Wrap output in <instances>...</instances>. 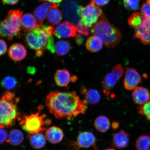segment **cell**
<instances>
[{
    "instance_id": "obj_1",
    "label": "cell",
    "mask_w": 150,
    "mask_h": 150,
    "mask_svg": "<svg viewBox=\"0 0 150 150\" xmlns=\"http://www.w3.org/2000/svg\"><path fill=\"white\" fill-rule=\"evenodd\" d=\"M45 103L50 113L59 119L65 118L70 120L73 117L85 113L88 108L75 91L52 92L47 96Z\"/></svg>"
},
{
    "instance_id": "obj_2",
    "label": "cell",
    "mask_w": 150,
    "mask_h": 150,
    "mask_svg": "<svg viewBox=\"0 0 150 150\" xmlns=\"http://www.w3.org/2000/svg\"><path fill=\"white\" fill-rule=\"evenodd\" d=\"M54 29L52 25H42L40 28H35L24 35L26 44L31 49L36 51L38 57L43 55L45 50L55 53V45L52 37Z\"/></svg>"
},
{
    "instance_id": "obj_3",
    "label": "cell",
    "mask_w": 150,
    "mask_h": 150,
    "mask_svg": "<svg viewBox=\"0 0 150 150\" xmlns=\"http://www.w3.org/2000/svg\"><path fill=\"white\" fill-rule=\"evenodd\" d=\"M90 33L100 38L105 45L108 47H115L121 39L120 31L110 24L103 13L90 29Z\"/></svg>"
},
{
    "instance_id": "obj_4",
    "label": "cell",
    "mask_w": 150,
    "mask_h": 150,
    "mask_svg": "<svg viewBox=\"0 0 150 150\" xmlns=\"http://www.w3.org/2000/svg\"><path fill=\"white\" fill-rule=\"evenodd\" d=\"M20 98L13 93L7 91L0 99V128H8L19 119L17 109Z\"/></svg>"
},
{
    "instance_id": "obj_5",
    "label": "cell",
    "mask_w": 150,
    "mask_h": 150,
    "mask_svg": "<svg viewBox=\"0 0 150 150\" xmlns=\"http://www.w3.org/2000/svg\"><path fill=\"white\" fill-rule=\"evenodd\" d=\"M23 12L19 9L9 11L5 18L0 21V37L9 40L20 37L21 20Z\"/></svg>"
},
{
    "instance_id": "obj_6",
    "label": "cell",
    "mask_w": 150,
    "mask_h": 150,
    "mask_svg": "<svg viewBox=\"0 0 150 150\" xmlns=\"http://www.w3.org/2000/svg\"><path fill=\"white\" fill-rule=\"evenodd\" d=\"M128 24L134 29V37L146 45H150V18L135 12L128 19Z\"/></svg>"
},
{
    "instance_id": "obj_7",
    "label": "cell",
    "mask_w": 150,
    "mask_h": 150,
    "mask_svg": "<svg viewBox=\"0 0 150 150\" xmlns=\"http://www.w3.org/2000/svg\"><path fill=\"white\" fill-rule=\"evenodd\" d=\"M42 106L39 107L38 110L35 113L24 115L20 122L22 128L29 134H36L46 130L45 125H49L52 122L50 119H45V114H40Z\"/></svg>"
},
{
    "instance_id": "obj_8",
    "label": "cell",
    "mask_w": 150,
    "mask_h": 150,
    "mask_svg": "<svg viewBox=\"0 0 150 150\" xmlns=\"http://www.w3.org/2000/svg\"><path fill=\"white\" fill-rule=\"evenodd\" d=\"M77 13L82 23L89 28L96 23L103 14L102 9L92 1L85 7L79 6Z\"/></svg>"
},
{
    "instance_id": "obj_9",
    "label": "cell",
    "mask_w": 150,
    "mask_h": 150,
    "mask_svg": "<svg viewBox=\"0 0 150 150\" xmlns=\"http://www.w3.org/2000/svg\"><path fill=\"white\" fill-rule=\"evenodd\" d=\"M124 69L121 65L118 64L114 67L112 71L105 77L103 80L102 87L105 94L106 96L110 94V91L113 88L120 79L122 76Z\"/></svg>"
},
{
    "instance_id": "obj_10",
    "label": "cell",
    "mask_w": 150,
    "mask_h": 150,
    "mask_svg": "<svg viewBox=\"0 0 150 150\" xmlns=\"http://www.w3.org/2000/svg\"><path fill=\"white\" fill-rule=\"evenodd\" d=\"M76 31L74 23L66 21L58 25L54 29L53 34L59 39L67 38L76 37Z\"/></svg>"
},
{
    "instance_id": "obj_11",
    "label": "cell",
    "mask_w": 150,
    "mask_h": 150,
    "mask_svg": "<svg viewBox=\"0 0 150 150\" xmlns=\"http://www.w3.org/2000/svg\"><path fill=\"white\" fill-rule=\"evenodd\" d=\"M142 81V77L137 71L131 67L126 68L124 80L125 89L129 91L134 90Z\"/></svg>"
},
{
    "instance_id": "obj_12",
    "label": "cell",
    "mask_w": 150,
    "mask_h": 150,
    "mask_svg": "<svg viewBox=\"0 0 150 150\" xmlns=\"http://www.w3.org/2000/svg\"><path fill=\"white\" fill-rule=\"evenodd\" d=\"M96 139L93 133L84 131L79 135L76 142H74L72 145L75 146L74 150L81 148L95 147Z\"/></svg>"
},
{
    "instance_id": "obj_13",
    "label": "cell",
    "mask_w": 150,
    "mask_h": 150,
    "mask_svg": "<svg viewBox=\"0 0 150 150\" xmlns=\"http://www.w3.org/2000/svg\"><path fill=\"white\" fill-rule=\"evenodd\" d=\"M57 7L55 4L50 2L44 3L38 7L34 12V15L36 19L39 28L42 25L43 22L46 18L49 11L52 7Z\"/></svg>"
},
{
    "instance_id": "obj_14",
    "label": "cell",
    "mask_w": 150,
    "mask_h": 150,
    "mask_svg": "<svg viewBox=\"0 0 150 150\" xmlns=\"http://www.w3.org/2000/svg\"><path fill=\"white\" fill-rule=\"evenodd\" d=\"M27 52L25 47L21 44H14L9 48L8 55L13 61H20L22 60L27 55Z\"/></svg>"
},
{
    "instance_id": "obj_15",
    "label": "cell",
    "mask_w": 150,
    "mask_h": 150,
    "mask_svg": "<svg viewBox=\"0 0 150 150\" xmlns=\"http://www.w3.org/2000/svg\"><path fill=\"white\" fill-rule=\"evenodd\" d=\"M21 28L23 31L27 33L39 27L35 16L31 14L27 13L22 16Z\"/></svg>"
},
{
    "instance_id": "obj_16",
    "label": "cell",
    "mask_w": 150,
    "mask_h": 150,
    "mask_svg": "<svg viewBox=\"0 0 150 150\" xmlns=\"http://www.w3.org/2000/svg\"><path fill=\"white\" fill-rule=\"evenodd\" d=\"M132 98L137 104L143 105L149 102L150 99V94L146 88L139 87L135 89L132 94Z\"/></svg>"
},
{
    "instance_id": "obj_17",
    "label": "cell",
    "mask_w": 150,
    "mask_h": 150,
    "mask_svg": "<svg viewBox=\"0 0 150 150\" xmlns=\"http://www.w3.org/2000/svg\"><path fill=\"white\" fill-rule=\"evenodd\" d=\"M46 137L49 142L52 144L59 143L62 140L64 134L59 127L53 126L47 129L46 133Z\"/></svg>"
},
{
    "instance_id": "obj_18",
    "label": "cell",
    "mask_w": 150,
    "mask_h": 150,
    "mask_svg": "<svg viewBox=\"0 0 150 150\" xmlns=\"http://www.w3.org/2000/svg\"><path fill=\"white\" fill-rule=\"evenodd\" d=\"M128 133L121 130L113 135L112 138L114 146L118 149L127 147L129 144V137Z\"/></svg>"
},
{
    "instance_id": "obj_19",
    "label": "cell",
    "mask_w": 150,
    "mask_h": 150,
    "mask_svg": "<svg viewBox=\"0 0 150 150\" xmlns=\"http://www.w3.org/2000/svg\"><path fill=\"white\" fill-rule=\"evenodd\" d=\"M71 78L70 72L65 69L57 70L54 76L56 84L61 87H67L71 81Z\"/></svg>"
},
{
    "instance_id": "obj_20",
    "label": "cell",
    "mask_w": 150,
    "mask_h": 150,
    "mask_svg": "<svg viewBox=\"0 0 150 150\" xmlns=\"http://www.w3.org/2000/svg\"><path fill=\"white\" fill-rule=\"evenodd\" d=\"M81 93L84 95L85 99L83 102L86 104H95L100 101V94L96 90L92 89L87 90L84 87H82Z\"/></svg>"
},
{
    "instance_id": "obj_21",
    "label": "cell",
    "mask_w": 150,
    "mask_h": 150,
    "mask_svg": "<svg viewBox=\"0 0 150 150\" xmlns=\"http://www.w3.org/2000/svg\"><path fill=\"white\" fill-rule=\"evenodd\" d=\"M86 46L87 49L91 52H96L102 49L103 42L100 38L93 35L90 37L86 41Z\"/></svg>"
},
{
    "instance_id": "obj_22",
    "label": "cell",
    "mask_w": 150,
    "mask_h": 150,
    "mask_svg": "<svg viewBox=\"0 0 150 150\" xmlns=\"http://www.w3.org/2000/svg\"><path fill=\"white\" fill-rule=\"evenodd\" d=\"M42 132L29 134L30 143L32 146L35 149H42L46 145V137Z\"/></svg>"
},
{
    "instance_id": "obj_23",
    "label": "cell",
    "mask_w": 150,
    "mask_h": 150,
    "mask_svg": "<svg viewBox=\"0 0 150 150\" xmlns=\"http://www.w3.org/2000/svg\"><path fill=\"white\" fill-rule=\"evenodd\" d=\"M62 14L57 7H52L48 11V21L52 25H55L60 23L62 19Z\"/></svg>"
},
{
    "instance_id": "obj_24",
    "label": "cell",
    "mask_w": 150,
    "mask_h": 150,
    "mask_svg": "<svg viewBox=\"0 0 150 150\" xmlns=\"http://www.w3.org/2000/svg\"><path fill=\"white\" fill-rule=\"evenodd\" d=\"M94 125L97 131L101 132H105L110 128V122L106 116H100L95 119Z\"/></svg>"
},
{
    "instance_id": "obj_25",
    "label": "cell",
    "mask_w": 150,
    "mask_h": 150,
    "mask_svg": "<svg viewBox=\"0 0 150 150\" xmlns=\"http://www.w3.org/2000/svg\"><path fill=\"white\" fill-rule=\"evenodd\" d=\"M24 136L23 133L17 129H13L9 132L7 142L11 145L18 146L23 142Z\"/></svg>"
},
{
    "instance_id": "obj_26",
    "label": "cell",
    "mask_w": 150,
    "mask_h": 150,
    "mask_svg": "<svg viewBox=\"0 0 150 150\" xmlns=\"http://www.w3.org/2000/svg\"><path fill=\"white\" fill-rule=\"evenodd\" d=\"M71 47L70 43L68 41L60 40L56 42L55 45V52L58 55H64L70 51Z\"/></svg>"
},
{
    "instance_id": "obj_27",
    "label": "cell",
    "mask_w": 150,
    "mask_h": 150,
    "mask_svg": "<svg viewBox=\"0 0 150 150\" xmlns=\"http://www.w3.org/2000/svg\"><path fill=\"white\" fill-rule=\"evenodd\" d=\"M135 146L137 150H149L150 136L144 135L139 137L136 140Z\"/></svg>"
},
{
    "instance_id": "obj_28",
    "label": "cell",
    "mask_w": 150,
    "mask_h": 150,
    "mask_svg": "<svg viewBox=\"0 0 150 150\" xmlns=\"http://www.w3.org/2000/svg\"><path fill=\"white\" fill-rule=\"evenodd\" d=\"M17 83V80L12 76H8L5 77L1 82V85L3 88L7 89H13Z\"/></svg>"
},
{
    "instance_id": "obj_29",
    "label": "cell",
    "mask_w": 150,
    "mask_h": 150,
    "mask_svg": "<svg viewBox=\"0 0 150 150\" xmlns=\"http://www.w3.org/2000/svg\"><path fill=\"white\" fill-rule=\"evenodd\" d=\"M141 0H123L125 8L128 11H136L139 8Z\"/></svg>"
},
{
    "instance_id": "obj_30",
    "label": "cell",
    "mask_w": 150,
    "mask_h": 150,
    "mask_svg": "<svg viewBox=\"0 0 150 150\" xmlns=\"http://www.w3.org/2000/svg\"><path fill=\"white\" fill-rule=\"evenodd\" d=\"M138 111L139 114L145 116L148 120L150 121V100L145 104L139 106Z\"/></svg>"
},
{
    "instance_id": "obj_31",
    "label": "cell",
    "mask_w": 150,
    "mask_h": 150,
    "mask_svg": "<svg viewBox=\"0 0 150 150\" xmlns=\"http://www.w3.org/2000/svg\"><path fill=\"white\" fill-rule=\"evenodd\" d=\"M76 28L78 32L81 34L85 35L86 36L89 35V31H90L89 27L84 25L80 20L77 24Z\"/></svg>"
},
{
    "instance_id": "obj_32",
    "label": "cell",
    "mask_w": 150,
    "mask_h": 150,
    "mask_svg": "<svg viewBox=\"0 0 150 150\" xmlns=\"http://www.w3.org/2000/svg\"><path fill=\"white\" fill-rule=\"evenodd\" d=\"M140 13L146 17L150 18V0H147L143 4L140 9Z\"/></svg>"
},
{
    "instance_id": "obj_33",
    "label": "cell",
    "mask_w": 150,
    "mask_h": 150,
    "mask_svg": "<svg viewBox=\"0 0 150 150\" xmlns=\"http://www.w3.org/2000/svg\"><path fill=\"white\" fill-rule=\"evenodd\" d=\"M7 131L3 128H0V144L4 142L7 139Z\"/></svg>"
},
{
    "instance_id": "obj_34",
    "label": "cell",
    "mask_w": 150,
    "mask_h": 150,
    "mask_svg": "<svg viewBox=\"0 0 150 150\" xmlns=\"http://www.w3.org/2000/svg\"><path fill=\"white\" fill-rule=\"evenodd\" d=\"M7 45L6 42L2 39H0V56L4 55L6 52Z\"/></svg>"
},
{
    "instance_id": "obj_35",
    "label": "cell",
    "mask_w": 150,
    "mask_h": 150,
    "mask_svg": "<svg viewBox=\"0 0 150 150\" xmlns=\"http://www.w3.org/2000/svg\"><path fill=\"white\" fill-rule=\"evenodd\" d=\"M99 6H103L107 4L109 2L110 0H91Z\"/></svg>"
},
{
    "instance_id": "obj_36",
    "label": "cell",
    "mask_w": 150,
    "mask_h": 150,
    "mask_svg": "<svg viewBox=\"0 0 150 150\" xmlns=\"http://www.w3.org/2000/svg\"><path fill=\"white\" fill-rule=\"evenodd\" d=\"M76 37V41L77 44L78 45H81L84 41L83 37L79 34L77 35Z\"/></svg>"
},
{
    "instance_id": "obj_37",
    "label": "cell",
    "mask_w": 150,
    "mask_h": 150,
    "mask_svg": "<svg viewBox=\"0 0 150 150\" xmlns=\"http://www.w3.org/2000/svg\"><path fill=\"white\" fill-rule=\"evenodd\" d=\"M19 0H2L5 4L13 5L17 3Z\"/></svg>"
},
{
    "instance_id": "obj_38",
    "label": "cell",
    "mask_w": 150,
    "mask_h": 150,
    "mask_svg": "<svg viewBox=\"0 0 150 150\" xmlns=\"http://www.w3.org/2000/svg\"><path fill=\"white\" fill-rule=\"evenodd\" d=\"M40 2L47 1L50 3L55 4H59L63 0H38Z\"/></svg>"
},
{
    "instance_id": "obj_39",
    "label": "cell",
    "mask_w": 150,
    "mask_h": 150,
    "mask_svg": "<svg viewBox=\"0 0 150 150\" xmlns=\"http://www.w3.org/2000/svg\"><path fill=\"white\" fill-rule=\"evenodd\" d=\"M120 126V124L117 122L114 121L112 123V127L113 130H115L119 128Z\"/></svg>"
},
{
    "instance_id": "obj_40",
    "label": "cell",
    "mask_w": 150,
    "mask_h": 150,
    "mask_svg": "<svg viewBox=\"0 0 150 150\" xmlns=\"http://www.w3.org/2000/svg\"><path fill=\"white\" fill-rule=\"evenodd\" d=\"M106 150H115L113 149H106Z\"/></svg>"
}]
</instances>
